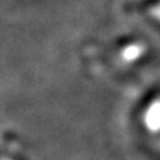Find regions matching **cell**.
I'll use <instances>...</instances> for the list:
<instances>
[]
</instances>
